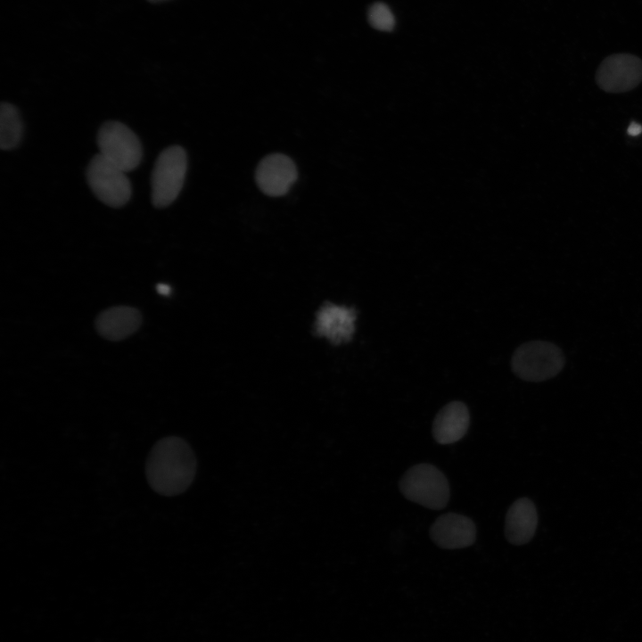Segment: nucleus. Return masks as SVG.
<instances>
[{"instance_id": "obj_7", "label": "nucleus", "mask_w": 642, "mask_h": 642, "mask_svg": "<svg viewBox=\"0 0 642 642\" xmlns=\"http://www.w3.org/2000/svg\"><path fill=\"white\" fill-rule=\"evenodd\" d=\"M596 81L609 93L630 91L642 81V60L630 54L609 55L600 63Z\"/></svg>"}, {"instance_id": "obj_13", "label": "nucleus", "mask_w": 642, "mask_h": 642, "mask_svg": "<svg viewBox=\"0 0 642 642\" xmlns=\"http://www.w3.org/2000/svg\"><path fill=\"white\" fill-rule=\"evenodd\" d=\"M537 524L538 514L532 501L527 498H519L506 513V538L514 545H523L532 539Z\"/></svg>"}, {"instance_id": "obj_4", "label": "nucleus", "mask_w": 642, "mask_h": 642, "mask_svg": "<svg viewBox=\"0 0 642 642\" xmlns=\"http://www.w3.org/2000/svg\"><path fill=\"white\" fill-rule=\"evenodd\" d=\"M187 169L185 150L179 145L164 149L158 156L152 173V201L155 207L171 204L184 185Z\"/></svg>"}, {"instance_id": "obj_2", "label": "nucleus", "mask_w": 642, "mask_h": 642, "mask_svg": "<svg viewBox=\"0 0 642 642\" xmlns=\"http://www.w3.org/2000/svg\"><path fill=\"white\" fill-rule=\"evenodd\" d=\"M562 350L545 341H531L520 345L513 354L511 367L519 378L542 382L555 377L564 366Z\"/></svg>"}, {"instance_id": "obj_8", "label": "nucleus", "mask_w": 642, "mask_h": 642, "mask_svg": "<svg viewBox=\"0 0 642 642\" xmlns=\"http://www.w3.org/2000/svg\"><path fill=\"white\" fill-rule=\"evenodd\" d=\"M298 177L294 162L286 155L273 153L259 163L255 179L259 189L272 197L283 196Z\"/></svg>"}, {"instance_id": "obj_10", "label": "nucleus", "mask_w": 642, "mask_h": 642, "mask_svg": "<svg viewBox=\"0 0 642 642\" xmlns=\"http://www.w3.org/2000/svg\"><path fill=\"white\" fill-rule=\"evenodd\" d=\"M430 537L440 547L447 549L471 546L476 538V527L468 517L448 513L438 517L430 528Z\"/></svg>"}, {"instance_id": "obj_9", "label": "nucleus", "mask_w": 642, "mask_h": 642, "mask_svg": "<svg viewBox=\"0 0 642 642\" xmlns=\"http://www.w3.org/2000/svg\"><path fill=\"white\" fill-rule=\"evenodd\" d=\"M356 319L353 308L325 303L316 315L315 331L332 343L347 342L354 334Z\"/></svg>"}, {"instance_id": "obj_12", "label": "nucleus", "mask_w": 642, "mask_h": 642, "mask_svg": "<svg viewBox=\"0 0 642 642\" xmlns=\"http://www.w3.org/2000/svg\"><path fill=\"white\" fill-rule=\"evenodd\" d=\"M142 324L141 313L135 308L117 306L103 311L95 321V326L105 339L119 341L134 333Z\"/></svg>"}, {"instance_id": "obj_15", "label": "nucleus", "mask_w": 642, "mask_h": 642, "mask_svg": "<svg viewBox=\"0 0 642 642\" xmlns=\"http://www.w3.org/2000/svg\"><path fill=\"white\" fill-rule=\"evenodd\" d=\"M370 25L381 31H391L395 25V18L389 6L383 3L373 4L367 12Z\"/></svg>"}, {"instance_id": "obj_14", "label": "nucleus", "mask_w": 642, "mask_h": 642, "mask_svg": "<svg viewBox=\"0 0 642 642\" xmlns=\"http://www.w3.org/2000/svg\"><path fill=\"white\" fill-rule=\"evenodd\" d=\"M22 136V122L17 108L3 102L0 106V147L3 150L15 148Z\"/></svg>"}, {"instance_id": "obj_17", "label": "nucleus", "mask_w": 642, "mask_h": 642, "mask_svg": "<svg viewBox=\"0 0 642 642\" xmlns=\"http://www.w3.org/2000/svg\"><path fill=\"white\" fill-rule=\"evenodd\" d=\"M157 292L164 296H168L171 292V288L166 284H159L156 286Z\"/></svg>"}, {"instance_id": "obj_3", "label": "nucleus", "mask_w": 642, "mask_h": 642, "mask_svg": "<svg viewBox=\"0 0 642 642\" xmlns=\"http://www.w3.org/2000/svg\"><path fill=\"white\" fill-rule=\"evenodd\" d=\"M399 489L407 499L430 509H442L449 499L447 478L430 464L409 468L399 482Z\"/></svg>"}, {"instance_id": "obj_16", "label": "nucleus", "mask_w": 642, "mask_h": 642, "mask_svg": "<svg viewBox=\"0 0 642 642\" xmlns=\"http://www.w3.org/2000/svg\"><path fill=\"white\" fill-rule=\"evenodd\" d=\"M627 132L631 136H637L642 133V126L638 123L632 122L629 126Z\"/></svg>"}, {"instance_id": "obj_18", "label": "nucleus", "mask_w": 642, "mask_h": 642, "mask_svg": "<svg viewBox=\"0 0 642 642\" xmlns=\"http://www.w3.org/2000/svg\"><path fill=\"white\" fill-rule=\"evenodd\" d=\"M147 1L150 2V3L156 4V3L165 2V1H168V0H147Z\"/></svg>"}, {"instance_id": "obj_1", "label": "nucleus", "mask_w": 642, "mask_h": 642, "mask_svg": "<svg viewBox=\"0 0 642 642\" xmlns=\"http://www.w3.org/2000/svg\"><path fill=\"white\" fill-rule=\"evenodd\" d=\"M196 458L183 439L169 436L151 449L145 475L151 488L163 496H176L188 489L196 473Z\"/></svg>"}, {"instance_id": "obj_6", "label": "nucleus", "mask_w": 642, "mask_h": 642, "mask_svg": "<svg viewBox=\"0 0 642 642\" xmlns=\"http://www.w3.org/2000/svg\"><path fill=\"white\" fill-rule=\"evenodd\" d=\"M86 177L95 195L106 205L121 207L131 197V185L126 172L100 153L89 161Z\"/></svg>"}, {"instance_id": "obj_11", "label": "nucleus", "mask_w": 642, "mask_h": 642, "mask_svg": "<svg viewBox=\"0 0 642 642\" xmlns=\"http://www.w3.org/2000/svg\"><path fill=\"white\" fill-rule=\"evenodd\" d=\"M470 415L461 401L445 405L437 414L432 424V435L440 444H450L459 440L467 432Z\"/></svg>"}, {"instance_id": "obj_5", "label": "nucleus", "mask_w": 642, "mask_h": 642, "mask_svg": "<svg viewBox=\"0 0 642 642\" xmlns=\"http://www.w3.org/2000/svg\"><path fill=\"white\" fill-rule=\"evenodd\" d=\"M99 153L125 172L137 168L143 149L137 136L125 124L106 121L97 133Z\"/></svg>"}]
</instances>
